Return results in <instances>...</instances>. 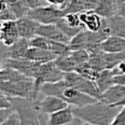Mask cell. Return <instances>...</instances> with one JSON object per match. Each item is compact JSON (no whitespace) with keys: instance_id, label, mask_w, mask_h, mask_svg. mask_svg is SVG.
<instances>
[{"instance_id":"cell-38","label":"cell","mask_w":125,"mask_h":125,"mask_svg":"<svg viewBox=\"0 0 125 125\" xmlns=\"http://www.w3.org/2000/svg\"><path fill=\"white\" fill-rule=\"evenodd\" d=\"M99 0H84V9L85 11H94L97 7Z\"/></svg>"},{"instance_id":"cell-29","label":"cell","mask_w":125,"mask_h":125,"mask_svg":"<svg viewBox=\"0 0 125 125\" xmlns=\"http://www.w3.org/2000/svg\"><path fill=\"white\" fill-rule=\"evenodd\" d=\"M50 51L54 53L56 56H62V55H69L71 53V50L69 48L68 43L58 42V41H50Z\"/></svg>"},{"instance_id":"cell-48","label":"cell","mask_w":125,"mask_h":125,"mask_svg":"<svg viewBox=\"0 0 125 125\" xmlns=\"http://www.w3.org/2000/svg\"><path fill=\"white\" fill-rule=\"evenodd\" d=\"M122 2H125V0H116V3H122Z\"/></svg>"},{"instance_id":"cell-46","label":"cell","mask_w":125,"mask_h":125,"mask_svg":"<svg viewBox=\"0 0 125 125\" xmlns=\"http://www.w3.org/2000/svg\"><path fill=\"white\" fill-rule=\"evenodd\" d=\"M124 106H125V97H124L121 101H119L118 104H115V105H114L113 107H124Z\"/></svg>"},{"instance_id":"cell-18","label":"cell","mask_w":125,"mask_h":125,"mask_svg":"<svg viewBox=\"0 0 125 125\" xmlns=\"http://www.w3.org/2000/svg\"><path fill=\"white\" fill-rule=\"evenodd\" d=\"M101 51L106 53H121L125 51V38L110 36L101 43Z\"/></svg>"},{"instance_id":"cell-40","label":"cell","mask_w":125,"mask_h":125,"mask_svg":"<svg viewBox=\"0 0 125 125\" xmlns=\"http://www.w3.org/2000/svg\"><path fill=\"white\" fill-rule=\"evenodd\" d=\"M113 83L114 84L125 85V73H121L113 77Z\"/></svg>"},{"instance_id":"cell-50","label":"cell","mask_w":125,"mask_h":125,"mask_svg":"<svg viewBox=\"0 0 125 125\" xmlns=\"http://www.w3.org/2000/svg\"><path fill=\"white\" fill-rule=\"evenodd\" d=\"M124 109H125V106H124Z\"/></svg>"},{"instance_id":"cell-8","label":"cell","mask_w":125,"mask_h":125,"mask_svg":"<svg viewBox=\"0 0 125 125\" xmlns=\"http://www.w3.org/2000/svg\"><path fill=\"white\" fill-rule=\"evenodd\" d=\"M3 67H10L21 73L25 74L26 77L36 79L38 75L39 69L41 67V62H32L27 58H22V59H13V58H7L3 62Z\"/></svg>"},{"instance_id":"cell-21","label":"cell","mask_w":125,"mask_h":125,"mask_svg":"<svg viewBox=\"0 0 125 125\" xmlns=\"http://www.w3.org/2000/svg\"><path fill=\"white\" fill-rule=\"evenodd\" d=\"M113 77L114 74L112 72V69H104L99 72L98 77L95 80V83L97 84V86L101 93L106 92L109 87H111L114 84Z\"/></svg>"},{"instance_id":"cell-20","label":"cell","mask_w":125,"mask_h":125,"mask_svg":"<svg viewBox=\"0 0 125 125\" xmlns=\"http://www.w3.org/2000/svg\"><path fill=\"white\" fill-rule=\"evenodd\" d=\"M67 86H69V84L65 80H61L58 82L53 83H44L40 88V94L44 96H57V97H59L62 92Z\"/></svg>"},{"instance_id":"cell-45","label":"cell","mask_w":125,"mask_h":125,"mask_svg":"<svg viewBox=\"0 0 125 125\" xmlns=\"http://www.w3.org/2000/svg\"><path fill=\"white\" fill-rule=\"evenodd\" d=\"M83 124V121L81 119L79 118H74V120L71 122V123H69L68 125H82Z\"/></svg>"},{"instance_id":"cell-39","label":"cell","mask_w":125,"mask_h":125,"mask_svg":"<svg viewBox=\"0 0 125 125\" xmlns=\"http://www.w3.org/2000/svg\"><path fill=\"white\" fill-rule=\"evenodd\" d=\"M112 72L114 75H118L121 73H125V61L121 62L116 67H114L112 69Z\"/></svg>"},{"instance_id":"cell-17","label":"cell","mask_w":125,"mask_h":125,"mask_svg":"<svg viewBox=\"0 0 125 125\" xmlns=\"http://www.w3.org/2000/svg\"><path fill=\"white\" fill-rule=\"evenodd\" d=\"M56 55L54 53H52L49 50H44V49L40 48H35V46H30L29 50L27 52L26 58L29 59L32 62H53L56 59Z\"/></svg>"},{"instance_id":"cell-31","label":"cell","mask_w":125,"mask_h":125,"mask_svg":"<svg viewBox=\"0 0 125 125\" xmlns=\"http://www.w3.org/2000/svg\"><path fill=\"white\" fill-rule=\"evenodd\" d=\"M57 25H58V27L65 32V35H67L70 38V40H71L74 36H77L80 31L84 30V29H82V28H73V27H71V26H69L64 16L57 22Z\"/></svg>"},{"instance_id":"cell-2","label":"cell","mask_w":125,"mask_h":125,"mask_svg":"<svg viewBox=\"0 0 125 125\" xmlns=\"http://www.w3.org/2000/svg\"><path fill=\"white\" fill-rule=\"evenodd\" d=\"M0 90L10 97H22L32 101H37L40 94V91L36 87L35 79L29 77L15 82L0 81Z\"/></svg>"},{"instance_id":"cell-14","label":"cell","mask_w":125,"mask_h":125,"mask_svg":"<svg viewBox=\"0 0 125 125\" xmlns=\"http://www.w3.org/2000/svg\"><path fill=\"white\" fill-rule=\"evenodd\" d=\"M74 114L72 111V106H68L59 111L49 114V125H68L74 120Z\"/></svg>"},{"instance_id":"cell-10","label":"cell","mask_w":125,"mask_h":125,"mask_svg":"<svg viewBox=\"0 0 125 125\" xmlns=\"http://www.w3.org/2000/svg\"><path fill=\"white\" fill-rule=\"evenodd\" d=\"M36 103L39 111L42 114H48V115L69 106L64 99L57 96H44V98L38 99Z\"/></svg>"},{"instance_id":"cell-36","label":"cell","mask_w":125,"mask_h":125,"mask_svg":"<svg viewBox=\"0 0 125 125\" xmlns=\"http://www.w3.org/2000/svg\"><path fill=\"white\" fill-rule=\"evenodd\" d=\"M110 125H125V109L122 107L121 111L118 113V115L114 118Z\"/></svg>"},{"instance_id":"cell-25","label":"cell","mask_w":125,"mask_h":125,"mask_svg":"<svg viewBox=\"0 0 125 125\" xmlns=\"http://www.w3.org/2000/svg\"><path fill=\"white\" fill-rule=\"evenodd\" d=\"M56 66L58 67L62 71H64L65 73L67 72H71V71H75L77 69V65L73 62L71 55H62V56H57L55 61Z\"/></svg>"},{"instance_id":"cell-30","label":"cell","mask_w":125,"mask_h":125,"mask_svg":"<svg viewBox=\"0 0 125 125\" xmlns=\"http://www.w3.org/2000/svg\"><path fill=\"white\" fill-rule=\"evenodd\" d=\"M73 62H75V65L80 66V65H83L85 62H87L91 58V53L87 50H75V51H71L70 53Z\"/></svg>"},{"instance_id":"cell-11","label":"cell","mask_w":125,"mask_h":125,"mask_svg":"<svg viewBox=\"0 0 125 125\" xmlns=\"http://www.w3.org/2000/svg\"><path fill=\"white\" fill-rule=\"evenodd\" d=\"M37 35L42 36L49 40L58 41V42L69 43L70 41V38L65 35V32L58 27L57 24H40Z\"/></svg>"},{"instance_id":"cell-35","label":"cell","mask_w":125,"mask_h":125,"mask_svg":"<svg viewBox=\"0 0 125 125\" xmlns=\"http://www.w3.org/2000/svg\"><path fill=\"white\" fill-rule=\"evenodd\" d=\"M0 125H21L19 114L14 111V112H13L11 115L6 120V121H3L2 123H0Z\"/></svg>"},{"instance_id":"cell-22","label":"cell","mask_w":125,"mask_h":125,"mask_svg":"<svg viewBox=\"0 0 125 125\" xmlns=\"http://www.w3.org/2000/svg\"><path fill=\"white\" fill-rule=\"evenodd\" d=\"M69 48L71 51L75 50H87L88 45V30L84 29L80 31L69 41Z\"/></svg>"},{"instance_id":"cell-47","label":"cell","mask_w":125,"mask_h":125,"mask_svg":"<svg viewBox=\"0 0 125 125\" xmlns=\"http://www.w3.org/2000/svg\"><path fill=\"white\" fill-rule=\"evenodd\" d=\"M82 125H96V124H92V123H87V122H83Z\"/></svg>"},{"instance_id":"cell-3","label":"cell","mask_w":125,"mask_h":125,"mask_svg":"<svg viewBox=\"0 0 125 125\" xmlns=\"http://www.w3.org/2000/svg\"><path fill=\"white\" fill-rule=\"evenodd\" d=\"M10 97V96H9ZM12 108L19 114L21 125H41V113L37 103L22 97H10Z\"/></svg>"},{"instance_id":"cell-13","label":"cell","mask_w":125,"mask_h":125,"mask_svg":"<svg viewBox=\"0 0 125 125\" xmlns=\"http://www.w3.org/2000/svg\"><path fill=\"white\" fill-rule=\"evenodd\" d=\"M29 48H30L29 40L26 38H20L14 44L7 48V58H13V59L26 58V55H27V52L29 50Z\"/></svg>"},{"instance_id":"cell-23","label":"cell","mask_w":125,"mask_h":125,"mask_svg":"<svg viewBox=\"0 0 125 125\" xmlns=\"http://www.w3.org/2000/svg\"><path fill=\"white\" fill-rule=\"evenodd\" d=\"M111 29V36H119L125 38V19L119 15L108 19Z\"/></svg>"},{"instance_id":"cell-5","label":"cell","mask_w":125,"mask_h":125,"mask_svg":"<svg viewBox=\"0 0 125 125\" xmlns=\"http://www.w3.org/2000/svg\"><path fill=\"white\" fill-rule=\"evenodd\" d=\"M27 16L39 24H57V22L62 17L61 9L51 4L30 9Z\"/></svg>"},{"instance_id":"cell-15","label":"cell","mask_w":125,"mask_h":125,"mask_svg":"<svg viewBox=\"0 0 125 125\" xmlns=\"http://www.w3.org/2000/svg\"><path fill=\"white\" fill-rule=\"evenodd\" d=\"M124 97H125V85L113 84L106 92L103 93V99H101V101L108 104V105L114 106L119 101H121Z\"/></svg>"},{"instance_id":"cell-32","label":"cell","mask_w":125,"mask_h":125,"mask_svg":"<svg viewBox=\"0 0 125 125\" xmlns=\"http://www.w3.org/2000/svg\"><path fill=\"white\" fill-rule=\"evenodd\" d=\"M16 16L6 1L1 0V9H0V21H16Z\"/></svg>"},{"instance_id":"cell-19","label":"cell","mask_w":125,"mask_h":125,"mask_svg":"<svg viewBox=\"0 0 125 125\" xmlns=\"http://www.w3.org/2000/svg\"><path fill=\"white\" fill-rule=\"evenodd\" d=\"M118 3L116 0H99L94 12L97 13L103 19H110L116 15Z\"/></svg>"},{"instance_id":"cell-34","label":"cell","mask_w":125,"mask_h":125,"mask_svg":"<svg viewBox=\"0 0 125 125\" xmlns=\"http://www.w3.org/2000/svg\"><path fill=\"white\" fill-rule=\"evenodd\" d=\"M65 20L68 23L69 26L73 28H82V29H86L85 26L83 25V23L80 20V15L79 13H69V14L65 15Z\"/></svg>"},{"instance_id":"cell-41","label":"cell","mask_w":125,"mask_h":125,"mask_svg":"<svg viewBox=\"0 0 125 125\" xmlns=\"http://www.w3.org/2000/svg\"><path fill=\"white\" fill-rule=\"evenodd\" d=\"M24 1L29 7V9H36V8L42 6L41 4V0H24Z\"/></svg>"},{"instance_id":"cell-43","label":"cell","mask_w":125,"mask_h":125,"mask_svg":"<svg viewBox=\"0 0 125 125\" xmlns=\"http://www.w3.org/2000/svg\"><path fill=\"white\" fill-rule=\"evenodd\" d=\"M45 2L48 4H51V6H55L57 8H59L62 4V0H45Z\"/></svg>"},{"instance_id":"cell-42","label":"cell","mask_w":125,"mask_h":125,"mask_svg":"<svg viewBox=\"0 0 125 125\" xmlns=\"http://www.w3.org/2000/svg\"><path fill=\"white\" fill-rule=\"evenodd\" d=\"M116 15L125 19V2L118 4V9H116Z\"/></svg>"},{"instance_id":"cell-33","label":"cell","mask_w":125,"mask_h":125,"mask_svg":"<svg viewBox=\"0 0 125 125\" xmlns=\"http://www.w3.org/2000/svg\"><path fill=\"white\" fill-rule=\"evenodd\" d=\"M50 41L51 40L42 37V36L37 35L30 39L29 43H30V46H35V48H40V49H44V50L50 51Z\"/></svg>"},{"instance_id":"cell-37","label":"cell","mask_w":125,"mask_h":125,"mask_svg":"<svg viewBox=\"0 0 125 125\" xmlns=\"http://www.w3.org/2000/svg\"><path fill=\"white\" fill-rule=\"evenodd\" d=\"M2 108H12V103L9 96L1 92V95H0V109Z\"/></svg>"},{"instance_id":"cell-9","label":"cell","mask_w":125,"mask_h":125,"mask_svg":"<svg viewBox=\"0 0 125 125\" xmlns=\"http://www.w3.org/2000/svg\"><path fill=\"white\" fill-rule=\"evenodd\" d=\"M21 38L16 21H4L0 26V40L4 46L9 48Z\"/></svg>"},{"instance_id":"cell-26","label":"cell","mask_w":125,"mask_h":125,"mask_svg":"<svg viewBox=\"0 0 125 125\" xmlns=\"http://www.w3.org/2000/svg\"><path fill=\"white\" fill-rule=\"evenodd\" d=\"M26 75L21 73L17 70L10 68V67H2L0 71V81H7V82H15L20 80L25 79Z\"/></svg>"},{"instance_id":"cell-44","label":"cell","mask_w":125,"mask_h":125,"mask_svg":"<svg viewBox=\"0 0 125 125\" xmlns=\"http://www.w3.org/2000/svg\"><path fill=\"white\" fill-rule=\"evenodd\" d=\"M48 114H41V125H49L48 123Z\"/></svg>"},{"instance_id":"cell-16","label":"cell","mask_w":125,"mask_h":125,"mask_svg":"<svg viewBox=\"0 0 125 125\" xmlns=\"http://www.w3.org/2000/svg\"><path fill=\"white\" fill-rule=\"evenodd\" d=\"M79 15L81 22L87 30L96 32L100 29L101 24H103V17L99 16L97 13L94 11H83L79 13Z\"/></svg>"},{"instance_id":"cell-28","label":"cell","mask_w":125,"mask_h":125,"mask_svg":"<svg viewBox=\"0 0 125 125\" xmlns=\"http://www.w3.org/2000/svg\"><path fill=\"white\" fill-rule=\"evenodd\" d=\"M62 11V16L69 14V13H81L85 11L84 0H70V2L64 8Z\"/></svg>"},{"instance_id":"cell-7","label":"cell","mask_w":125,"mask_h":125,"mask_svg":"<svg viewBox=\"0 0 125 125\" xmlns=\"http://www.w3.org/2000/svg\"><path fill=\"white\" fill-rule=\"evenodd\" d=\"M59 98L64 99L69 106L78 107V108H81V107L87 106V105H90V104H93V103H95V101H97L96 98H94L92 96L81 92V91L78 90V88L70 86V85L62 91Z\"/></svg>"},{"instance_id":"cell-49","label":"cell","mask_w":125,"mask_h":125,"mask_svg":"<svg viewBox=\"0 0 125 125\" xmlns=\"http://www.w3.org/2000/svg\"><path fill=\"white\" fill-rule=\"evenodd\" d=\"M3 1H7V0H3Z\"/></svg>"},{"instance_id":"cell-6","label":"cell","mask_w":125,"mask_h":125,"mask_svg":"<svg viewBox=\"0 0 125 125\" xmlns=\"http://www.w3.org/2000/svg\"><path fill=\"white\" fill-rule=\"evenodd\" d=\"M64 78H65V72L62 71L56 66L54 61L44 62V64H41L38 75L35 79L36 87L40 91L41 86H42V84H44V83L58 82L61 80H64Z\"/></svg>"},{"instance_id":"cell-27","label":"cell","mask_w":125,"mask_h":125,"mask_svg":"<svg viewBox=\"0 0 125 125\" xmlns=\"http://www.w3.org/2000/svg\"><path fill=\"white\" fill-rule=\"evenodd\" d=\"M75 71H77L79 74H81L82 77L92 80V81H95L96 78L98 77V74H99V72L101 70H98L97 68H95L94 66H92V65L90 64V62H85V64L78 66L77 69H75Z\"/></svg>"},{"instance_id":"cell-4","label":"cell","mask_w":125,"mask_h":125,"mask_svg":"<svg viewBox=\"0 0 125 125\" xmlns=\"http://www.w3.org/2000/svg\"><path fill=\"white\" fill-rule=\"evenodd\" d=\"M64 80L68 83L70 86L78 88L81 92L96 98L97 100L103 99V93L100 92V90L98 88L95 81H92V80L82 77L77 71H71L65 73Z\"/></svg>"},{"instance_id":"cell-12","label":"cell","mask_w":125,"mask_h":125,"mask_svg":"<svg viewBox=\"0 0 125 125\" xmlns=\"http://www.w3.org/2000/svg\"><path fill=\"white\" fill-rule=\"evenodd\" d=\"M16 24L21 38H26L28 40H30L35 36H37V31L39 25H40L38 22L31 20L28 16H24L22 19L16 20Z\"/></svg>"},{"instance_id":"cell-24","label":"cell","mask_w":125,"mask_h":125,"mask_svg":"<svg viewBox=\"0 0 125 125\" xmlns=\"http://www.w3.org/2000/svg\"><path fill=\"white\" fill-rule=\"evenodd\" d=\"M6 2L11 8V10L15 14L17 20L22 19L24 16H27L28 11L30 10L24 0H7Z\"/></svg>"},{"instance_id":"cell-1","label":"cell","mask_w":125,"mask_h":125,"mask_svg":"<svg viewBox=\"0 0 125 125\" xmlns=\"http://www.w3.org/2000/svg\"><path fill=\"white\" fill-rule=\"evenodd\" d=\"M121 109L122 107H113L101 100H97L81 108L72 107L75 118L96 125H110Z\"/></svg>"}]
</instances>
